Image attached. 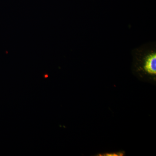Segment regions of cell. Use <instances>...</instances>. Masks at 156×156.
Listing matches in <instances>:
<instances>
[{
    "label": "cell",
    "mask_w": 156,
    "mask_h": 156,
    "mask_svg": "<svg viewBox=\"0 0 156 156\" xmlns=\"http://www.w3.org/2000/svg\"><path fill=\"white\" fill-rule=\"evenodd\" d=\"M133 68L134 73L141 78L156 79L155 43H150L132 51Z\"/></svg>",
    "instance_id": "1"
}]
</instances>
